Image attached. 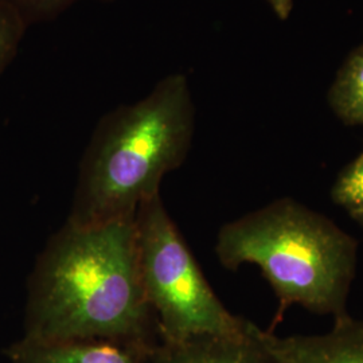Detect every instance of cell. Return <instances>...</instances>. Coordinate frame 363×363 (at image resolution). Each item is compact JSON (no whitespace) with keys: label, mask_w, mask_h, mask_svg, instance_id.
I'll return each mask as SVG.
<instances>
[{"label":"cell","mask_w":363,"mask_h":363,"mask_svg":"<svg viewBox=\"0 0 363 363\" xmlns=\"http://www.w3.org/2000/svg\"><path fill=\"white\" fill-rule=\"evenodd\" d=\"M273 11L280 19H286L292 11V0H268Z\"/></svg>","instance_id":"obj_11"},{"label":"cell","mask_w":363,"mask_h":363,"mask_svg":"<svg viewBox=\"0 0 363 363\" xmlns=\"http://www.w3.org/2000/svg\"><path fill=\"white\" fill-rule=\"evenodd\" d=\"M133 218L66 222L50 237L28 280L25 339L109 340L147 363L160 337L142 286Z\"/></svg>","instance_id":"obj_1"},{"label":"cell","mask_w":363,"mask_h":363,"mask_svg":"<svg viewBox=\"0 0 363 363\" xmlns=\"http://www.w3.org/2000/svg\"><path fill=\"white\" fill-rule=\"evenodd\" d=\"M328 99L342 121L363 127V45L351 52L339 70Z\"/></svg>","instance_id":"obj_8"},{"label":"cell","mask_w":363,"mask_h":363,"mask_svg":"<svg viewBox=\"0 0 363 363\" xmlns=\"http://www.w3.org/2000/svg\"><path fill=\"white\" fill-rule=\"evenodd\" d=\"M22 1L33 4V6H39V7H52V6L62 3L65 0H22Z\"/></svg>","instance_id":"obj_12"},{"label":"cell","mask_w":363,"mask_h":363,"mask_svg":"<svg viewBox=\"0 0 363 363\" xmlns=\"http://www.w3.org/2000/svg\"><path fill=\"white\" fill-rule=\"evenodd\" d=\"M351 218L354 220H357L361 226H362L363 229V210L362 211H359V213H355V214H352V216H350Z\"/></svg>","instance_id":"obj_13"},{"label":"cell","mask_w":363,"mask_h":363,"mask_svg":"<svg viewBox=\"0 0 363 363\" xmlns=\"http://www.w3.org/2000/svg\"><path fill=\"white\" fill-rule=\"evenodd\" d=\"M193 132L194 108L181 74L105 116L81 162L66 222L96 226L133 218L143 202L160 194L164 175L183 163Z\"/></svg>","instance_id":"obj_2"},{"label":"cell","mask_w":363,"mask_h":363,"mask_svg":"<svg viewBox=\"0 0 363 363\" xmlns=\"http://www.w3.org/2000/svg\"><path fill=\"white\" fill-rule=\"evenodd\" d=\"M259 337L274 363H363V320L349 313L325 334L279 337L259 327Z\"/></svg>","instance_id":"obj_5"},{"label":"cell","mask_w":363,"mask_h":363,"mask_svg":"<svg viewBox=\"0 0 363 363\" xmlns=\"http://www.w3.org/2000/svg\"><path fill=\"white\" fill-rule=\"evenodd\" d=\"M331 199L350 216L363 210V152L343 169L331 189Z\"/></svg>","instance_id":"obj_9"},{"label":"cell","mask_w":363,"mask_h":363,"mask_svg":"<svg viewBox=\"0 0 363 363\" xmlns=\"http://www.w3.org/2000/svg\"><path fill=\"white\" fill-rule=\"evenodd\" d=\"M138 264L159 337L179 343L199 337H234L247 319L229 311L208 284L160 194L135 214Z\"/></svg>","instance_id":"obj_4"},{"label":"cell","mask_w":363,"mask_h":363,"mask_svg":"<svg viewBox=\"0 0 363 363\" xmlns=\"http://www.w3.org/2000/svg\"><path fill=\"white\" fill-rule=\"evenodd\" d=\"M22 35V23L13 7L0 0V70L9 64Z\"/></svg>","instance_id":"obj_10"},{"label":"cell","mask_w":363,"mask_h":363,"mask_svg":"<svg viewBox=\"0 0 363 363\" xmlns=\"http://www.w3.org/2000/svg\"><path fill=\"white\" fill-rule=\"evenodd\" d=\"M216 255L235 272L259 267L279 300L276 319L292 306L337 319L347 312L358 242L334 220L292 198H280L225 223Z\"/></svg>","instance_id":"obj_3"},{"label":"cell","mask_w":363,"mask_h":363,"mask_svg":"<svg viewBox=\"0 0 363 363\" xmlns=\"http://www.w3.org/2000/svg\"><path fill=\"white\" fill-rule=\"evenodd\" d=\"M147 363H274L259 337V325L247 322L234 337H199L172 343L159 340Z\"/></svg>","instance_id":"obj_6"},{"label":"cell","mask_w":363,"mask_h":363,"mask_svg":"<svg viewBox=\"0 0 363 363\" xmlns=\"http://www.w3.org/2000/svg\"><path fill=\"white\" fill-rule=\"evenodd\" d=\"M6 355L13 363H145L138 351L94 339L38 342L22 337Z\"/></svg>","instance_id":"obj_7"}]
</instances>
